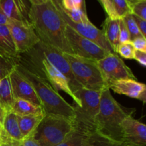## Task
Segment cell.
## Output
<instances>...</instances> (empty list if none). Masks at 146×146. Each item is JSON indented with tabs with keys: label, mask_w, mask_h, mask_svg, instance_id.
<instances>
[{
	"label": "cell",
	"mask_w": 146,
	"mask_h": 146,
	"mask_svg": "<svg viewBox=\"0 0 146 146\" xmlns=\"http://www.w3.org/2000/svg\"><path fill=\"white\" fill-rule=\"evenodd\" d=\"M133 19H135V22H136L138 29L141 31V34L144 37H146V20L140 18L137 16L133 15Z\"/></svg>",
	"instance_id": "e575fe53"
},
{
	"label": "cell",
	"mask_w": 146,
	"mask_h": 146,
	"mask_svg": "<svg viewBox=\"0 0 146 146\" xmlns=\"http://www.w3.org/2000/svg\"><path fill=\"white\" fill-rule=\"evenodd\" d=\"M1 132L11 139L21 141L23 139L20 132L17 115L11 111L6 113L1 125Z\"/></svg>",
	"instance_id": "ffe728a7"
},
{
	"label": "cell",
	"mask_w": 146,
	"mask_h": 146,
	"mask_svg": "<svg viewBox=\"0 0 146 146\" xmlns=\"http://www.w3.org/2000/svg\"><path fill=\"white\" fill-rule=\"evenodd\" d=\"M135 48L131 41L125 43H120L116 47L115 54L125 59H133Z\"/></svg>",
	"instance_id": "484cf974"
},
{
	"label": "cell",
	"mask_w": 146,
	"mask_h": 146,
	"mask_svg": "<svg viewBox=\"0 0 146 146\" xmlns=\"http://www.w3.org/2000/svg\"><path fill=\"white\" fill-rule=\"evenodd\" d=\"M9 19H7V17L4 15V13L2 12V11L0 9V26L1 25H7L8 24Z\"/></svg>",
	"instance_id": "74e56055"
},
{
	"label": "cell",
	"mask_w": 146,
	"mask_h": 146,
	"mask_svg": "<svg viewBox=\"0 0 146 146\" xmlns=\"http://www.w3.org/2000/svg\"><path fill=\"white\" fill-rule=\"evenodd\" d=\"M120 19H112L107 17L103 24V32L106 38L112 47L114 53L119 42Z\"/></svg>",
	"instance_id": "d6986e66"
},
{
	"label": "cell",
	"mask_w": 146,
	"mask_h": 146,
	"mask_svg": "<svg viewBox=\"0 0 146 146\" xmlns=\"http://www.w3.org/2000/svg\"><path fill=\"white\" fill-rule=\"evenodd\" d=\"M89 134L91 133L74 125L72 131L66 135L62 142L56 146H84Z\"/></svg>",
	"instance_id": "603a6c76"
},
{
	"label": "cell",
	"mask_w": 146,
	"mask_h": 146,
	"mask_svg": "<svg viewBox=\"0 0 146 146\" xmlns=\"http://www.w3.org/2000/svg\"><path fill=\"white\" fill-rule=\"evenodd\" d=\"M73 128V121L63 117L44 115L33 136L41 146H56Z\"/></svg>",
	"instance_id": "52a82bcc"
},
{
	"label": "cell",
	"mask_w": 146,
	"mask_h": 146,
	"mask_svg": "<svg viewBox=\"0 0 146 146\" xmlns=\"http://www.w3.org/2000/svg\"><path fill=\"white\" fill-rule=\"evenodd\" d=\"M7 26L18 54L30 51L41 41L30 22L9 20Z\"/></svg>",
	"instance_id": "9c48e42d"
},
{
	"label": "cell",
	"mask_w": 146,
	"mask_h": 146,
	"mask_svg": "<svg viewBox=\"0 0 146 146\" xmlns=\"http://www.w3.org/2000/svg\"><path fill=\"white\" fill-rule=\"evenodd\" d=\"M135 109L123 107L112 96L111 90L104 88L101 93L99 111L95 120L96 131L114 141L123 142L121 124Z\"/></svg>",
	"instance_id": "3957f363"
},
{
	"label": "cell",
	"mask_w": 146,
	"mask_h": 146,
	"mask_svg": "<svg viewBox=\"0 0 146 146\" xmlns=\"http://www.w3.org/2000/svg\"><path fill=\"white\" fill-rule=\"evenodd\" d=\"M108 88L115 94L125 95L132 98L140 100L143 104L146 101V86L143 83L136 79H120L108 84Z\"/></svg>",
	"instance_id": "5bb4252c"
},
{
	"label": "cell",
	"mask_w": 146,
	"mask_h": 146,
	"mask_svg": "<svg viewBox=\"0 0 146 146\" xmlns=\"http://www.w3.org/2000/svg\"><path fill=\"white\" fill-rule=\"evenodd\" d=\"M101 93L84 88H80L74 93L80 101L79 105H73L75 111L73 120L74 126L88 133L95 132V120L99 111Z\"/></svg>",
	"instance_id": "8992f818"
},
{
	"label": "cell",
	"mask_w": 146,
	"mask_h": 146,
	"mask_svg": "<svg viewBox=\"0 0 146 146\" xmlns=\"http://www.w3.org/2000/svg\"><path fill=\"white\" fill-rule=\"evenodd\" d=\"M131 43L135 50L146 52V37L143 36L136 37L131 41Z\"/></svg>",
	"instance_id": "d6a6232c"
},
{
	"label": "cell",
	"mask_w": 146,
	"mask_h": 146,
	"mask_svg": "<svg viewBox=\"0 0 146 146\" xmlns=\"http://www.w3.org/2000/svg\"><path fill=\"white\" fill-rule=\"evenodd\" d=\"M10 82L15 99H23L41 106L31 84L14 68L9 74Z\"/></svg>",
	"instance_id": "9a60e30c"
},
{
	"label": "cell",
	"mask_w": 146,
	"mask_h": 146,
	"mask_svg": "<svg viewBox=\"0 0 146 146\" xmlns=\"http://www.w3.org/2000/svg\"><path fill=\"white\" fill-rule=\"evenodd\" d=\"M16 62L48 81L56 91L61 90L68 94L73 98L75 104H80L79 100L70 87L68 79L44 56L38 45L27 52L19 54Z\"/></svg>",
	"instance_id": "277c9868"
},
{
	"label": "cell",
	"mask_w": 146,
	"mask_h": 146,
	"mask_svg": "<svg viewBox=\"0 0 146 146\" xmlns=\"http://www.w3.org/2000/svg\"><path fill=\"white\" fill-rule=\"evenodd\" d=\"M131 14L146 20V0L138 1L131 7Z\"/></svg>",
	"instance_id": "4dcf8cb0"
},
{
	"label": "cell",
	"mask_w": 146,
	"mask_h": 146,
	"mask_svg": "<svg viewBox=\"0 0 146 146\" xmlns=\"http://www.w3.org/2000/svg\"><path fill=\"white\" fill-rule=\"evenodd\" d=\"M20 146H41L36 141L34 136H29L24 138L20 141Z\"/></svg>",
	"instance_id": "8d00e7d4"
},
{
	"label": "cell",
	"mask_w": 146,
	"mask_h": 146,
	"mask_svg": "<svg viewBox=\"0 0 146 146\" xmlns=\"http://www.w3.org/2000/svg\"><path fill=\"white\" fill-rule=\"evenodd\" d=\"M64 55L69 64L76 81L82 88L96 91H102L104 88H108L96 61L74 54L64 53Z\"/></svg>",
	"instance_id": "5b68a950"
},
{
	"label": "cell",
	"mask_w": 146,
	"mask_h": 146,
	"mask_svg": "<svg viewBox=\"0 0 146 146\" xmlns=\"http://www.w3.org/2000/svg\"><path fill=\"white\" fill-rule=\"evenodd\" d=\"M108 1H110V2H111V4H113V0H108Z\"/></svg>",
	"instance_id": "ee69618b"
},
{
	"label": "cell",
	"mask_w": 146,
	"mask_h": 146,
	"mask_svg": "<svg viewBox=\"0 0 146 146\" xmlns=\"http://www.w3.org/2000/svg\"><path fill=\"white\" fill-rule=\"evenodd\" d=\"M11 112L17 116L44 114L41 106L23 99H15Z\"/></svg>",
	"instance_id": "44dd1931"
},
{
	"label": "cell",
	"mask_w": 146,
	"mask_h": 146,
	"mask_svg": "<svg viewBox=\"0 0 146 146\" xmlns=\"http://www.w3.org/2000/svg\"><path fill=\"white\" fill-rule=\"evenodd\" d=\"M15 98L13 94L9 76L0 81V105L6 113L11 111Z\"/></svg>",
	"instance_id": "7402d4cb"
},
{
	"label": "cell",
	"mask_w": 146,
	"mask_h": 146,
	"mask_svg": "<svg viewBox=\"0 0 146 146\" xmlns=\"http://www.w3.org/2000/svg\"><path fill=\"white\" fill-rule=\"evenodd\" d=\"M58 9H59L60 13H61L66 24L69 26L70 27H71L74 31H76L77 33H78L82 36L91 40V41L96 44L97 45L101 46V48H104V50H106L108 52L114 53L112 47L111 46L109 43L108 42V41L106 38L102 30L97 28L95 25H94L90 21V20L87 21H84V22L75 23L71 21L66 15L65 13L63 11V10L60 7L58 8Z\"/></svg>",
	"instance_id": "7c38bea8"
},
{
	"label": "cell",
	"mask_w": 146,
	"mask_h": 146,
	"mask_svg": "<svg viewBox=\"0 0 146 146\" xmlns=\"http://www.w3.org/2000/svg\"><path fill=\"white\" fill-rule=\"evenodd\" d=\"M131 41L130 34L124 24L122 19H120L119 21V42L125 43Z\"/></svg>",
	"instance_id": "1f68e13d"
},
{
	"label": "cell",
	"mask_w": 146,
	"mask_h": 146,
	"mask_svg": "<svg viewBox=\"0 0 146 146\" xmlns=\"http://www.w3.org/2000/svg\"><path fill=\"white\" fill-rule=\"evenodd\" d=\"M29 2L32 5V4H40V3H42L44 1H46V0H29Z\"/></svg>",
	"instance_id": "ab89813d"
},
{
	"label": "cell",
	"mask_w": 146,
	"mask_h": 146,
	"mask_svg": "<svg viewBox=\"0 0 146 146\" xmlns=\"http://www.w3.org/2000/svg\"><path fill=\"white\" fill-rule=\"evenodd\" d=\"M61 8V7H60ZM63 11L66 14V15L72 21L75 23H80L87 21L89 20V19L87 17L86 11H84L81 9L72 10V11H64L62 9Z\"/></svg>",
	"instance_id": "f546056e"
},
{
	"label": "cell",
	"mask_w": 146,
	"mask_h": 146,
	"mask_svg": "<svg viewBox=\"0 0 146 146\" xmlns=\"http://www.w3.org/2000/svg\"><path fill=\"white\" fill-rule=\"evenodd\" d=\"M0 56L13 60L19 56L7 24L0 26Z\"/></svg>",
	"instance_id": "e0dca14e"
},
{
	"label": "cell",
	"mask_w": 146,
	"mask_h": 146,
	"mask_svg": "<svg viewBox=\"0 0 146 146\" xmlns=\"http://www.w3.org/2000/svg\"><path fill=\"white\" fill-rule=\"evenodd\" d=\"M97 63L107 86L117 80L136 79L131 68L115 53H109Z\"/></svg>",
	"instance_id": "30bf717a"
},
{
	"label": "cell",
	"mask_w": 146,
	"mask_h": 146,
	"mask_svg": "<svg viewBox=\"0 0 146 146\" xmlns=\"http://www.w3.org/2000/svg\"><path fill=\"white\" fill-rule=\"evenodd\" d=\"M66 36L73 54L76 56L98 61L109 54L91 40L80 35L67 24Z\"/></svg>",
	"instance_id": "ba28073f"
},
{
	"label": "cell",
	"mask_w": 146,
	"mask_h": 146,
	"mask_svg": "<svg viewBox=\"0 0 146 146\" xmlns=\"http://www.w3.org/2000/svg\"><path fill=\"white\" fill-rule=\"evenodd\" d=\"M61 7L64 11H72V10L86 9L85 0H61Z\"/></svg>",
	"instance_id": "f1b7e54d"
},
{
	"label": "cell",
	"mask_w": 146,
	"mask_h": 146,
	"mask_svg": "<svg viewBox=\"0 0 146 146\" xmlns=\"http://www.w3.org/2000/svg\"><path fill=\"white\" fill-rule=\"evenodd\" d=\"M127 29L130 34V37H131V41L133 40L136 37L143 36L141 34V31L138 29V27L137 26L136 22L133 19L132 14H128L126 16L122 18Z\"/></svg>",
	"instance_id": "d4e9b609"
},
{
	"label": "cell",
	"mask_w": 146,
	"mask_h": 146,
	"mask_svg": "<svg viewBox=\"0 0 146 146\" xmlns=\"http://www.w3.org/2000/svg\"><path fill=\"white\" fill-rule=\"evenodd\" d=\"M29 8L24 0H0V9L9 20L30 22Z\"/></svg>",
	"instance_id": "2e32d148"
},
{
	"label": "cell",
	"mask_w": 146,
	"mask_h": 146,
	"mask_svg": "<svg viewBox=\"0 0 146 146\" xmlns=\"http://www.w3.org/2000/svg\"><path fill=\"white\" fill-rule=\"evenodd\" d=\"M52 1L54 2V4H55L56 7L58 9L61 7V0H52Z\"/></svg>",
	"instance_id": "b9f144b4"
},
{
	"label": "cell",
	"mask_w": 146,
	"mask_h": 146,
	"mask_svg": "<svg viewBox=\"0 0 146 146\" xmlns=\"http://www.w3.org/2000/svg\"><path fill=\"white\" fill-rule=\"evenodd\" d=\"M133 59L138 61L143 67H145L146 66V52L145 51H136L134 53Z\"/></svg>",
	"instance_id": "d590c367"
},
{
	"label": "cell",
	"mask_w": 146,
	"mask_h": 146,
	"mask_svg": "<svg viewBox=\"0 0 146 146\" xmlns=\"http://www.w3.org/2000/svg\"><path fill=\"white\" fill-rule=\"evenodd\" d=\"M0 146H20V141L11 139L1 132Z\"/></svg>",
	"instance_id": "836d02e7"
},
{
	"label": "cell",
	"mask_w": 146,
	"mask_h": 146,
	"mask_svg": "<svg viewBox=\"0 0 146 146\" xmlns=\"http://www.w3.org/2000/svg\"><path fill=\"white\" fill-rule=\"evenodd\" d=\"M113 6L117 17L122 19L127 14H131V9L126 0H113Z\"/></svg>",
	"instance_id": "83f0119b"
},
{
	"label": "cell",
	"mask_w": 146,
	"mask_h": 146,
	"mask_svg": "<svg viewBox=\"0 0 146 146\" xmlns=\"http://www.w3.org/2000/svg\"><path fill=\"white\" fill-rule=\"evenodd\" d=\"M37 45L39 47L44 56L60 72L62 73L65 76L66 78L68 79L73 93L76 91L80 88H82L79 85V84L76 81L71 72L69 64L64 56V53L60 51L57 48L51 46L46 44H44L41 41H40Z\"/></svg>",
	"instance_id": "8fae6325"
},
{
	"label": "cell",
	"mask_w": 146,
	"mask_h": 146,
	"mask_svg": "<svg viewBox=\"0 0 146 146\" xmlns=\"http://www.w3.org/2000/svg\"><path fill=\"white\" fill-rule=\"evenodd\" d=\"M16 59H9L0 56V81L9 76L15 68Z\"/></svg>",
	"instance_id": "4316f807"
},
{
	"label": "cell",
	"mask_w": 146,
	"mask_h": 146,
	"mask_svg": "<svg viewBox=\"0 0 146 146\" xmlns=\"http://www.w3.org/2000/svg\"><path fill=\"white\" fill-rule=\"evenodd\" d=\"M29 19L41 42L63 53L73 54L66 36V24L52 0L31 5Z\"/></svg>",
	"instance_id": "6da1fadb"
},
{
	"label": "cell",
	"mask_w": 146,
	"mask_h": 146,
	"mask_svg": "<svg viewBox=\"0 0 146 146\" xmlns=\"http://www.w3.org/2000/svg\"><path fill=\"white\" fill-rule=\"evenodd\" d=\"M123 141L130 146H145L146 126L133 115L127 117L121 124Z\"/></svg>",
	"instance_id": "4fadbf2b"
},
{
	"label": "cell",
	"mask_w": 146,
	"mask_h": 146,
	"mask_svg": "<svg viewBox=\"0 0 146 146\" xmlns=\"http://www.w3.org/2000/svg\"><path fill=\"white\" fill-rule=\"evenodd\" d=\"M1 126H0V140H1Z\"/></svg>",
	"instance_id": "7bdbcfd3"
},
{
	"label": "cell",
	"mask_w": 146,
	"mask_h": 146,
	"mask_svg": "<svg viewBox=\"0 0 146 146\" xmlns=\"http://www.w3.org/2000/svg\"><path fill=\"white\" fill-rule=\"evenodd\" d=\"M15 68L34 88L44 115L63 117L73 121L75 117L73 105L67 102L48 81L16 62Z\"/></svg>",
	"instance_id": "7a4b0ae2"
},
{
	"label": "cell",
	"mask_w": 146,
	"mask_h": 146,
	"mask_svg": "<svg viewBox=\"0 0 146 146\" xmlns=\"http://www.w3.org/2000/svg\"><path fill=\"white\" fill-rule=\"evenodd\" d=\"M44 117V114L17 116L19 127L23 138L34 135Z\"/></svg>",
	"instance_id": "ac0fdd59"
},
{
	"label": "cell",
	"mask_w": 146,
	"mask_h": 146,
	"mask_svg": "<svg viewBox=\"0 0 146 146\" xmlns=\"http://www.w3.org/2000/svg\"><path fill=\"white\" fill-rule=\"evenodd\" d=\"M84 146H130L127 143L111 139L99 133H91L87 138Z\"/></svg>",
	"instance_id": "cb8c5ba5"
},
{
	"label": "cell",
	"mask_w": 146,
	"mask_h": 146,
	"mask_svg": "<svg viewBox=\"0 0 146 146\" xmlns=\"http://www.w3.org/2000/svg\"><path fill=\"white\" fill-rule=\"evenodd\" d=\"M5 114L6 112L4 111V110L3 109L2 107L1 106V105H0V126H1V125H2V123L3 121H4Z\"/></svg>",
	"instance_id": "f35d334b"
},
{
	"label": "cell",
	"mask_w": 146,
	"mask_h": 146,
	"mask_svg": "<svg viewBox=\"0 0 146 146\" xmlns=\"http://www.w3.org/2000/svg\"><path fill=\"white\" fill-rule=\"evenodd\" d=\"M127 1H128V4L130 5V7H132L133 5H134L135 4H136V3H138V1H142V0H126Z\"/></svg>",
	"instance_id": "60d3db41"
}]
</instances>
